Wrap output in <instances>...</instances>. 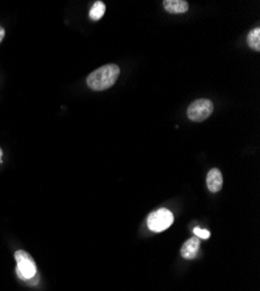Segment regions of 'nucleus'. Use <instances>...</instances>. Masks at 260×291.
Segmentation results:
<instances>
[{"instance_id":"nucleus-8","label":"nucleus","mask_w":260,"mask_h":291,"mask_svg":"<svg viewBox=\"0 0 260 291\" xmlns=\"http://www.w3.org/2000/svg\"><path fill=\"white\" fill-rule=\"evenodd\" d=\"M105 4L102 3V2H94V4L91 7V10H90V19H92L94 21H98L101 20L102 18H103V15L105 13Z\"/></svg>"},{"instance_id":"nucleus-2","label":"nucleus","mask_w":260,"mask_h":291,"mask_svg":"<svg viewBox=\"0 0 260 291\" xmlns=\"http://www.w3.org/2000/svg\"><path fill=\"white\" fill-rule=\"evenodd\" d=\"M17 261V273L21 280L29 281L37 276V265L29 253L25 250H18L14 254Z\"/></svg>"},{"instance_id":"nucleus-4","label":"nucleus","mask_w":260,"mask_h":291,"mask_svg":"<svg viewBox=\"0 0 260 291\" xmlns=\"http://www.w3.org/2000/svg\"><path fill=\"white\" fill-rule=\"evenodd\" d=\"M214 112V104L209 99H198L189 105L187 116L190 120L201 123L208 119Z\"/></svg>"},{"instance_id":"nucleus-5","label":"nucleus","mask_w":260,"mask_h":291,"mask_svg":"<svg viewBox=\"0 0 260 291\" xmlns=\"http://www.w3.org/2000/svg\"><path fill=\"white\" fill-rule=\"evenodd\" d=\"M200 245L201 241L198 237H192L187 240V241L183 243L182 248H181V255H182V258L188 259V260L195 259L199 253Z\"/></svg>"},{"instance_id":"nucleus-1","label":"nucleus","mask_w":260,"mask_h":291,"mask_svg":"<svg viewBox=\"0 0 260 291\" xmlns=\"http://www.w3.org/2000/svg\"><path fill=\"white\" fill-rule=\"evenodd\" d=\"M120 69L117 64H106L92 71L86 78V84L94 91H103L116 83Z\"/></svg>"},{"instance_id":"nucleus-10","label":"nucleus","mask_w":260,"mask_h":291,"mask_svg":"<svg viewBox=\"0 0 260 291\" xmlns=\"http://www.w3.org/2000/svg\"><path fill=\"white\" fill-rule=\"evenodd\" d=\"M194 233L199 239H209L210 238V232L207 230H202L200 227H195Z\"/></svg>"},{"instance_id":"nucleus-6","label":"nucleus","mask_w":260,"mask_h":291,"mask_svg":"<svg viewBox=\"0 0 260 291\" xmlns=\"http://www.w3.org/2000/svg\"><path fill=\"white\" fill-rule=\"evenodd\" d=\"M207 186L211 192H218L223 186V176L219 169H211L207 176Z\"/></svg>"},{"instance_id":"nucleus-11","label":"nucleus","mask_w":260,"mask_h":291,"mask_svg":"<svg viewBox=\"0 0 260 291\" xmlns=\"http://www.w3.org/2000/svg\"><path fill=\"white\" fill-rule=\"evenodd\" d=\"M4 37H5V29L3 27H0V42L4 40Z\"/></svg>"},{"instance_id":"nucleus-3","label":"nucleus","mask_w":260,"mask_h":291,"mask_svg":"<svg viewBox=\"0 0 260 291\" xmlns=\"http://www.w3.org/2000/svg\"><path fill=\"white\" fill-rule=\"evenodd\" d=\"M173 223H174V215L167 208H159L152 212L147 218L148 229L156 233L167 230Z\"/></svg>"},{"instance_id":"nucleus-7","label":"nucleus","mask_w":260,"mask_h":291,"mask_svg":"<svg viewBox=\"0 0 260 291\" xmlns=\"http://www.w3.org/2000/svg\"><path fill=\"white\" fill-rule=\"evenodd\" d=\"M165 10L172 14L186 13L189 10V5L184 0H165L162 3Z\"/></svg>"},{"instance_id":"nucleus-9","label":"nucleus","mask_w":260,"mask_h":291,"mask_svg":"<svg viewBox=\"0 0 260 291\" xmlns=\"http://www.w3.org/2000/svg\"><path fill=\"white\" fill-rule=\"evenodd\" d=\"M247 45H249L250 48H252L253 50H257V52L260 50V28L259 27L252 29L249 33V35H247Z\"/></svg>"},{"instance_id":"nucleus-12","label":"nucleus","mask_w":260,"mask_h":291,"mask_svg":"<svg viewBox=\"0 0 260 291\" xmlns=\"http://www.w3.org/2000/svg\"><path fill=\"white\" fill-rule=\"evenodd\" d=\"M2 160H3V149L0 148V162H2Z\"/></svg>"}]
</instances>
